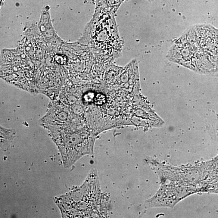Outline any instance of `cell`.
<instances>
[{
	"instance_id": "cell-2",
	"label": "cell",
	"mask_w": 218,
	"mask_h": 218,
	"mask_svg": "<svg viewBox=\"0 0 218 218\" xmlns=\"http://www.w3.org/2000/svg\"><path fill=\"white\" fill-rule=\"evenodd\" d=\"M50 132L66 167H71L85 155L93 154L96 134L91 129L70 123Z\"/></svg>"
},
{
	"instance_id": "cell-4",
	"label": "cell",
	"mask_w": 218,
	"mask_h": 218,
	"mask_svg": "<svg viewBox=\"0 0 218 218\" xmlns=\"http://www.w3.org/2000/svg\"><path fill=\"white\" fill-rule=\"evenodd\" d=\"M49 10V8H48V6L44 8L39 24L40 31L47 40L52 39L55 34L51 22Z\"/></svg>"
},
{
	"instance_id": "cell-5",
	"label": "cell",
	"mask_w": 218,
	"mask_h": 218,
	"mask_svg": "<svg viewBox=\"0 0 218 218\" xmlns=\"http://www.w3.org/2000/svg\"><path fill=\"white\" fill-rule=\"evenodd\" d=\"M16 136L14 129H7L1 126V148L3 151L8 150Z\"/></svg>"
},
{
	"instance_id": "cell-3",
	"label": "cell",
	"mask_w": 218,
	"mask_h": 218,
	"mask_svg": "<svg viewBox=\"0 0 218 218\" xmlns=\"http://www.w3.org/2000/svg\"><path fill=\"white\" fill-rule=\"evenodd\" d=\"M69 118L70 116L63 107L53 103L50 105L47 114L41 121L43 126L51 131L68 125L70 123Z\"/></svg>"
},
{
	"instance_id": "cell-1",
	"label": "cell",
	"mask_w": 218,
	"mask_h": 218,
	"mask_svg": "<svg viewBox=\"0 0 218 218\" xmlns=\"http://www.w3.org/2000/svg\"><path fill=\"white\" fill-rule=\"evenodd\" d=\"M98 7L81 41L95 54L115 58L121 54L124 41L118 32L114 13Z\"/></svg>"
}]
</instances>
